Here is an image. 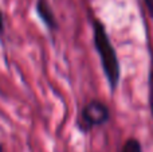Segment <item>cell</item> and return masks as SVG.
Instances as JSON below:
<instances>
[{
    "instance_id": "obj_7",
    "label": "cell",
    "mask_w": 153,
    "mask_h": 152,
    "mask_svg": "<svg viewBox=\"0 0 153 152\" xmlns=\"http://www.w3.org/2000/svg\"><path fill=\"white\" fill-rule=\"evenodd\" d=\"M144 3H145V5H146L149 16L153 19V0H144Z\"/></svg>"
},
{
    "instance_id": "obj_2",
    "label": "cell",
    "mask_w": 153,
    "mask_h": 152,
    "mask_svg": "<svg viewBox=\"0 0 153 152\" xmlns=\"http://www.w3.org/2000/svg\"><path fill=\"white\" fill-rule=\"evenodd\" d=\"M110 120V110L108 105L100 100L89 101L81 112L78 127L82 132H90L94 127L105 125Z\"/></svg>"
},
{
    "instance_id": "obj_3",
    "label": "cell",
    "mask_w": 153,
    "mask_h": 152,
    "mask_svg": "<svg viewBox=\"0 0 153 152\" xmlns=\"http://www.w3.org/2000/svg\"><path fill=\"white\" fill-rule=\"evenodd\" d=\"M35 11H36L38 16L40 18V20L43 22L46 27L51 31L58 28V20H56V16L54 13L53 8H51L48 0H36L35 3Z\"/></svg>"
},
{
    "instance_id": "obj_4",
    "label": "cell",
    "mask_w": 153,
    "mask_h": 152,
    "mask_svg": "<svg viewBox=\"0 0 153 152\" xmlns=\"http://www.w3.org/2000/svg\"><path fill=\"white\" fill-rule=\"evenodd\" d=\"M121 152H143V147H141V143L137 139L132 137V139H128L125 142Z\"/></svg>"
},
{
    "instance_id": "obj_5",
    "label": "cell",
    "mask_w": 153,
    "mask_h": 152,
    "mask_svg": "<svg viewBox=\"0 0 153 152\" xmlns=\"http://www.w3.org/2000/svg\"><path fill=\"white\" fill-rule=\"evenodd\" d=\"M148 101H149V108H151V113L153 118V70H151L149 78H148Z\"/></svg>"
},
{
    "instance_id": "obj_6",
    "label": "cell",
    "mask_w": 153,
    "mask_h": 152,
    "mask_svg": "<svg viewBox=\"0 0 153 152\" xmlns=\"http://www.w3.org/2000/svg\"><path fill=\"white\" fill-rule=\"evenodd\" d=\"M4 13H3V11L0 10V37H3L4 35V30H5V23H4Z\"/></svg>"
},
{
    "instance_id": "obj_8",
    "label": "cell",
    "mask_w": 153,
    "mask_h": 152,
    "mask_svg": "<svg viewBox=\"0 0 153 152\" xmlns=\"http://www.w3.org/2000/svg\"><path fill=\"white\" fill-rule=\"evenodd\" d=\"M0 152H4V148H3L1 144H0Z\"/></svg>"
},
{
    "instance_id": "obj_1",
    "label": "cell",
    "mask_w": 153,
    "mask_h": 152,
    "mask_svg": "<svg viewBox=\"0 0 153 152\" xmlns=\"http://www.w3.org/2000/svg\"><path fill=\"white\" fill-rule=\"evenodd\" d=\"M93 40H94V47L100 57L101 66L105 73L108 83L111 92H114L120 83V78H121V66H120L116 48L111 45L105 24L100 19L93 20Z\"/></svg>"
}]
</instances>
